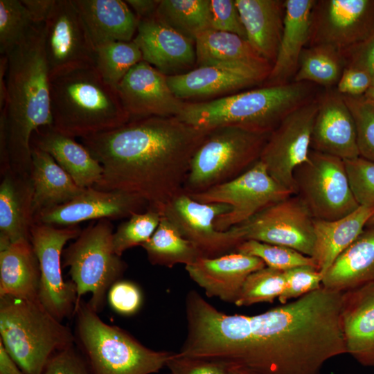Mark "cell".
Wrapping results in <instances>:
<instances>
[{"label": "cell", "instance_id": "58", "mask_svg": "<svg viewBox=\"0 0 374 374\" xmlns=\"http://www.w3.org/2000/svg\"><path fill=\"white\" fill-rule=\"evenodd\" d=\"M373 227H374V213L370 217V219L368 220L366 225V228H373Z\"/></svg>", "mask_w": 374, "mask_h": 374}, {"label": "cell", "instance_id": "27", "mask_svg": "<svg viewBox=\"0 0 374 374\" xmlns=\"http://www.w3.org/2000/svg\"><path fill=\"white\" fill-rule=\"evenodd\" d=\"M73 1L94 47L114 42L133 40L139 19L125 1Z\"/></svg>", "mask_w": 374, "mask_h": 374}, {"label": "cell", "instance_id": "17", "mask_svg": "<svg viewBox=\"0 0 374 374\" xmlns=\"http://www.w3.org/2000/svg\"><path fill=\"white\" fill-rule=\"evenodd\" d=\"M240 225L244 240L284 246L310 257L313 255L314 218L295 195L265 208Z\"/></svg>", "mask_w": 374, "mask_h": 374}, {"label": "cell", "instance_id": "41", "mask_svg": "<svg viewBox=\"0 0 374 374\" xmlns=\"http://www.w3.org/2000/svg\"><path fill=\"white\" fill-rule=\"evenodd\" d=\"M34 24L21 0H0V54L8 55Z\"/></svg>", "mask_w": 374, "mask_h": 374}, {"label": "cell", "instance_id": "7", "mask_svg": "<svg viewBox=\"0 0 374 374\" xmlns=\"http://www.w3.org/2000/svg\"><path fill=\"white\" fill-rule=\"evenodd\" d=\"M0 342L26 374H42L57 352L75 344L70 328L39 300L0 297Z\"/></svg>", "mask_w": 374, "mask_h": 374}, {"label": "cell", "instance_id": "52", "mask_svg": "<svg viewBox=\"0 0 374 374\" xmlns=\"http://www.w3.org/2000/svg\"><path fill=\"white\" fill-rule=\"evenodd\" d=\"M34 24L45 23L52 12L56 0H21Z\"/></svg>", "mask_w": 374, "mask_h": 374}, {"label": "cell", "instance_id": "54", "mask_svg": "<svg viewBox=\"0 0 374 374\" xmlns=\"http://www.w3.org/2000/svg\"><path fill=\"white\" fill-rule=\"evenodd\" d=\"M0 374H26L7 353L1 342Z\"/></svg>", "mask_w": 374, "mask_h": 374}, {"label": "cell", "instance_id": "46", "mask_svg": "<svg viewBox=\"0 0 374 374\" xmlns=\"http://www.w3.org/2000/svg\"><path fill=\"white\" fill-rule=\"evenodd\" d=\"M107 299L113 310L122 315L130 316L141 308L143 296L141 289L135 283L119 280L109 288Z\"/></svg>", "mask_w": 374, "mask_h": 374}, {"label": "cell", "instance_id": "1", "mask_svg": "<svg viewBox=\"0 0 374 374\" xmlns=\"http://www.w3.org/2000/svg\"><path fill=\"white\" fill-rule=\"evenodd\" d=\"M341 303L342 292L321 287L256 315L226 314L193 290L178 354L258 374H321L327 361L346 353Z\"/></svg>", "mask_w": 374, "mask_h": 374}, {"label": "cell", "instance_id": "31", "mask_svg": "<svg viewBox=\"0 0 374 374\" xmlns=\"http://www.w3.org/2000/svg\"><path fill=\"white\" fill-rule=\"evenodd\" d=\"M41 273L30 240L21 239L0 251V297L39 299Z\"/></svg>", "mask_w": 374, "mask_h": 374}, {"label": "cell", "instance_id": "53", "mask_svg": "<svg viewBox=\"0 0 374 374\" xmlns=\"http://www.w3.org/2000/svg\"><path fill=\"white\" fill-rule=\"evenodd\" d=\"M139 20L152 18L154 16L160 0H127Z\"/></svg>", "mask_w": 374, "mask_h": 374}, {"label": "cell", "instance_id": "15", "mask_svg": "<svg viewBox=\"0 0 374 374\" xmlns=\"http://www.w3.org/2000/svg\"><path fill=\"white\" fill-rule=\"evenodd\" d=\"M317 107V96L289 114L270 133L260 156L269 175L294 195L293 172L308 158Z\"/></svg>", "mask_w": 374, "mask_h": 374}, {"label": "cell", "instance_id": "11", "mask_svg": "<svg viewBox=\"0 0 374 374\" xmlns=\"http://www.w3.org/2000/svg\"><path fill=\"white\" fill-rule=\"evenodd\" d=\"M292 195L269 175L259 160L232 180L189 195L199 202L229 206V211L215 221L216 229L224 231L246 222L265 208Z\"/></svg>", "mask_w": 374, "mask_h": 374}, {"label": "cell", "instance_id": "9", "mask_svg": "<svg viewBox=\"0 0 374 374\" xmlns=\"http://www.w3.org/2000/svg\"><path fill=\"white\" fill-rule=\"evenodd\" d=\"M113 233L109 220L92 222L63 250V267H69L71 280L76 287L75 308L82 296L89 292V305L100 312L109 288L124 274L127 265L114 251Z\"/></svg>", "mask_w": 374, "mask_h": 374}, {"label": "cell", "instance_id": "2", "mask_svg": "<svg viewBox=\"0 0 374 374\" xmlns=\"http://www.w3.org/2000/svg\"><path fill=\"white\" fill-rule=\"evenodd\" d=\"M208 131L176 116H150L81 138L103 168L93 188L135 195L163 215L183 193L191 159Z\"/></svg>", "mask_w": 374, "mask_h": 374}, {"label": "cell", "instance_id": "39", "mask_svg": "<svg viewBox=\"0 0 374 374\" xmlns=\"http://www.w3.org/2000/svg\"><path fill=\"white\" fill-rule=\"evenodd\" d=\"M284 271L265 267L248 276L235 302L237 306H249L274 300L285 288Z\"/></svg>", "mask_w": 374, "mask_h": 374}, {"label": "cell", "instance_id": "32", "mask_svg": "<svg viewBox=\"0 0 374 374\" xmlns=\"http://www.w3.org/2000/svg\"><path fill=\"white\" fill-rule=\"evenodd\" d=\"M374 208L359 206L334 220L314 219V247L312 256L324 275L335 259L363 232Z\"/></svg>", "mask_w": 374, "mask_h": 374}, {"label": "cell", "instance_id": "50", "mask_svg": "<svg viewBox=\"0 0 374 374\" xmlns=\"http://www.w3.org/2000/svg\"><path fill=\"white\" fill-rule=\"evenodd\" d=\"M373 85V79L366 71L346 65L335 89L342 96H364Z\"/></svg>", "mask_w": 374, "mask_h": 374}, {"label": "cell", "instance_id": "37", "mask_svg": "<svg viewBox=\"0 0 374 374\" xmlns=\"http://www.w3.org/2000/svg\"><path fill=\"white\" fill-rule=\"evenodd\" d=\"M346 62L339 51L323 45L306 46L302 51L292 82H306L332 89L341 75Z\"/></svg>", "mask_w": 374, "mask_h": 374}, {"label": "cell", "instance_id": "25", "mask_svg": "<svg viewBox=\"0 0 374 374\" xmlns=\"http://www.w3.org/2000/svg\"><path fill=\"white\" fill-rule=\"evenodd\" d=\"M316 0H285L282 36L274 63L262 86L292 82L301 54L307 46L311 15Z\"/></svg>", "mask_w": 374, "mask_h": 374}, {"label": "cell", "instance_id": "40", "mask_svg": "<svg viewBox=\"0 0 374 374\" xmlns=\"http://www.w3.org/2000/svg\"><path fill=\"white\" fill-rule=\"evenodd\" d=\"M234 252L257 257L261 259L267 267L280 271L303 265L317 267L312 257L295 249L253 240L243 241L235 248Z\"/></svg>", "mask_w": 374, "mask_h": 374}, {"label": "cell", "instance_id": "28", "mask_svg": "<svg viewBox=\"0 0 374 374\" xmlns=\"http://www.w3.org/2000/svg\"><path fill=\"white\" fill-rule=\"evenodd\" d=\"M30 145L48 153L82 188L93 187L100 180L103 168L90 152L74 138L44 126L32 135Z\"/></svg>", "mask_w": 374, "mask_h": 374}, {"label": "cell", "instance_id": "23", "mask_svg": "<svg viewBox=\"0 0 374 374\" xmlns=\"http://www.w3.org/2000/svg\"><path fill=\"white\" fill-rule=\"evenodd\" d=\"M268 75L262 72L223 66H197L177 75L167 76L168 85L179 99L201 98L238 91L263 84Z\"/></svg>", "mask_w": 374, "mask_h": 374}, {"label": "cell", "instance_id": "5", "mask_svg": "<svg viewBox=\"0 0 374 374\" xmlns=\"http://www.w3.org/2000/svg\"><path fill=\"white\" fill-rule=\"evenodd\" d=\"M52 126L72 138L110 130L130 120L116 89L93 66L50 78Z\"/></svg>", "mask_w": 374, "mask_h": 374}, {"label": "cell", "instance_id": "51", "mask_svg": "<svg viewBox=\"0 0 374 374\" xmlns=\"http://www.w3.org/2000/svg\"><path fill=\"white\" fill-rule=\"evenodd\" d=\"M341 53L346 65L359 67L366 71L372 78L374 85V35L363 43Z\"/></svg>", "mask_w": 374, "mask_h": 374}, {"label": "cell", "instance_id": "13", "mask_svg": "<svg viewBox=\"0 0 374 374\" xmlns=\"http://www.w3.org/2000/svg\"><path fill=\"white\" fill-rule=\"evenodd\" d=\"M229 210L226 204L199 202L181 193L168 204L163 215L197 248L203 258H213L234 252L244 241L241 225L224 231L215 228L216 218Z\"/></svg>", "mask_w": 374, "mask_h": 374}, {"label": "cell", "instance_id": "18", "mask_svg": "<svg viewBox=\"0 0 374 374\" xmlns=\"http://www.w3.org/2000/svg\"><path fill=\"white\" fill-rule=\"evenodd\" d=\"M146 210V203L135 195L90 187L68 202L40 211L35 223L66 227L90 220L130 217Z\"/></svg>", "mask_w": 374, "mask_h": 374}, {"label": "cell", "instance_id": "48", "mask_svg": "<svg viewBox=\"0 0 374 374\" xmlns=\"http://www.w3.org/2000/svg\"><path fill=\"white\" fill-rule=\"evenodd\" d=\"M166 367L170 374H229L231 365L218 361L188 357L172 353Z\"/></svg>", "mask_w": 374, "mask_h": 374}, {"label": "cell", "instance_id": "10", "mask_svg": "<svg viewBox=\"0 0 374 374\" xmlns=\"http://www.w3.org/2000/svg\"><path fill=\"white\" fill-rule=\"evenodd\" d=\"M294 195L314 219L334 220L357 209L344 160L311 150L293 172Z\"/></svg>", "mask_w": 374, "mask_h": 374}, {"label": "cell", "instance_id": "47", "mask_svg": "<svg viewBox=\"0 0 374 374\" xmlns=\"http://www.w3.org/2000/svg\"><path fill=\"white\" fill-rule=\"evenodd\" d=\"M211 1V28L235 34L247 39L235 0Z\"/></svg>", "mask_w": 374, "mask_h": 374}, {"label": "cell", "instance_id": "33", "mask_svg": "<svg viewBox=\"0 0 374 374\" xmlns=\"http://www.w3.org/2000/svg\"><path fill=\"white\" fill-rule=\"evenodd\" d=\"M374 283V227L366 228L335 259L323 275L322 287L344 292Z\"/></svg>", "mask_w": 374, "mask_h": 374}, {"label": "cell", "instance_id": "24", "mask_svg": "<svg viewBox=\"0 0 374 374\" xmlns=\"http://www.w3.org/2000/svg\"><path fill=\"white\" fill-rule=\"evenodd\" d=\"M340 323L346 353L374 366V283L342 292Z\"/></svg>", "mask_w": 374, "mask_h": 374}, {"label": "cell", "instance_id": "14", "mask_svg": "<svg viewBox=\"0 0 374 374\" xmlns=\"http://www.w3.org/2000/svg\"><path fill=\"white\" fill-rule=\"evenodd\" d=\"M374 35V0H316L307 46L342 52Z\"/></svg>", "mask_w": 374, "mask_h": 374}, {"label": "cell", "instance_id": "49", "mask_svg": "<svg viewBox=\"0 0 374 374\" xmlns=\"http://www.w3.org/2000/svg\"><path fill=\"white\" fill-rule=\"evenodd\" d=\"M75 344L54 354L42 374H91Z\"/></svg>", "mask_w": 374, "mask_h": 374}, {"label": "cell", "instance_id": "55", "mask_svg": "<svg viewBox=\"0 0 374 374\" xmlns=\"http://www.w3.org/2000/svg\"><path fill=\"white\" fill-rule=\"evenodd\" d=\"M8 66L7 55H1L0 57V110L5 105L7 95L6 75Z\"/></svg>", "mask_w": 374, "mask_h": 374}, {"label": "cell", "instance_id": "29", "mask_svg": "<svg viewBox=\"0 0 374 374\" xmlns=\"http://www.w3.org/2000/svg\"><path fill=\"white\" fill-rule=\"evenodd\" d=\"M195 46L197 66L242 68L268 75L272 67L247 39L233 33L210 28L197 37Z\"/></svg>", "mask_w": 374, "mask_h": 374}, {"label": "cell", "instance_id": "19", "mask_svg": "<svg viewBox=\"0 0 374 374\" xmlns=\"http://www.w3.org/2000/svg\"><path fill=\"white\" fill-rule=\"evenodd\" d=\"M116 91L130 120L177 117L185 103L172 92L167 76L145 61L130 70L117 85Z\"/></svg>", "mask_w": 374, "mask_h": 374}, {"label": "cell", "instance_id": "20", "mask_svg": "<svg viewBox=\"0 0 374 374\" xmlns=\"http://www.w3.org/2000/svg\"><path fill=\"white\" fill-rule=\"evenodd\" d=\"M311 150L350 160L359 157L354 118L342 95L335 88L317 96Z\"/></svg>", "mask_w": 374, "mask_h": 374}, {"label": "cell", "instance_id": "30", "mask_svg": "<svg viewBox=\"0 0 374 374\" xmlns=\"http://www.w3.org/2000/svg\"><path fill=\"white\" fill-rule=\"evenodd\" d=\"M247 40L272 65L283 29L285 1L235 0Z\"/></svg>", "mask_w": 374, "mask_h": 374}, {"label": "cell", "instance_id": "26", "mask_svg": "<svg viewBox=\"0 0 374 374\" xmlns=\"http://www.w3.org/2000/svg\"><path fill=\"white\" fill-rule=\"evenodd\" d=\"M1 177L0 251L17 240H30L35 223L31 175L8 169Z\"/></svg>", "mask_w": 374, "mask_h": 374}, {"label": "cell", "instance_id": "3", "mask_svg": "<svg viewBox=\"0 0 374 374\" xmlns=\"http://www.w3.org/2000/svg\"><path fill=\"white\" fill-rule=\"evenodd\" d=\"M44 23L35 24L7 55L6 103L0 110V169L31 175L30 141L53 125L50 78L44 53Z\"/></svg>", "mask_w": 374, "mask_h": 374}, {"label": "cell", "instance_id": "45", "mask_svg": "<svg viewBox=\"0 0 374 374\" xmlns=\"http://www.w3.org/2000/svg\"><path fill=\"white\" fill-rule=\"evenodd\" d=\"M284 271L285 288L278 297L281 304L296 299L322 287L323 274L315 266L303 265Z\"/></svg>", "mask_w": 374, "mask_h": 374}, {"label": "cell", "instance_id": "4", "mask_svg": "<svg viewBox=\"0 0 374 374\" xmlns=\"http://www.w3.org/2000/svg\"><path fill=\"white\" fill-rule=\"evenodd\" d=\"M306 82L262 86L211 100L185 103L177 118L202 130L235 126L270 134L292 112L318 95Z\"/></svg>", "mask_w": 374, "mask_h": 374}, {"label": "cell", "instance_id": "34", "mask_svg": "<svg viewBox=\"0 0 374 374\" xmlns=\"http://www.w3.org/2000/svg\"><path fill=\"white\" fill-rule=\"evenodd\" d=\"M31 154L35 216L43 210L71 201L84 190L48 153L31 145Z\"/></svg>", "mask_w": 374, "mask_h": 374}, {"label": "cell", "instance_id": "42", "mask_svg": "<svg viewBox=\"0 0 374 374\" xmlns=\"http://www.w3.org/2000/svg\"><path fill=\"white\" fill-rule=\"evenodd\" d=\"M162 215L153 210L134 213L121 223L113 233L112 241L115 252L121 256L126 250L141 246L157 229Z\"/></svg>", "mask_w": 374, "mask_h": 374}, {"label": "cell", "instance_id": "8", "mask_svg": "<svg viewBox=\"0 0 374 374\" xmlns=\"http://www.w3.org/2000/svg\"><path fill=\"white\" fill-rule=\"evenodd\" d=\"M269 134L235 126L209 130L191 159L183 193H202L244 173L260 160Z\"/></svg>", "mask_w": 374, "mask_h": 374}, {"label": "cell", "instance_id": "43", "mask_svg": "<svg viewBox=\"0 0 374 374\" xmlns=\"http://www.w3.org/2000/svg\"><path fill=\"white\" fill-rule=\"evenodd\" d=\"M355 121L359 157L374 162V102L366 96H342Z\"/></svg>", "mask_w": 374, "mask_h": 374}, {"label": "cell", "instance_id": "16", "mask_svg": "<svg viewBox=\"0 0 374 374\" xmlns=\"http://www.w3.org/2000/svg\"><path fill=\"white\" fill-rule=\"evenodd\" d=\"M49 78L93 66L95 47L73 0H56L44 23Z\"/></svg>", "mask_w": 374, "mask_h": 374}, {"label": "cell", "instance_id": "44", "mask_svg": "<svg viewBox=\"0 0 374 374\" xmlns=\"http://www.w3.org/2000/svg\"><path fill=\"white\" fill-rule=\"evenodd\" d=\"M344 161L357 203L374 208V162L360 157Z\"/></svg>", "mask_w": 374, "mask_h": 374}, {"label": "cell", "instance_id": "35", "mask_svg": "<svg viewBox=\"0 0 374 374\" xmlns=\"http://www.w3.org/2000/svg\"><path fill=\"white\" fill-rule=\"evenodd\" d=\"M141 247L153 265L170 268L177 264L186 266L203 258L197 248L164 215L152 235Z\"/></svg>", "mask_w": 374, "mask_h": 374}, {"label": "cell", "instance_id": "6", "mask_svg": "<svg viewBox=\"0 0 374 374\" xmlns=\"http://www.w3.org/2000/svg\"><path fill=\"white\" fill-rule=\"evenodd\" d=\"M98 314L82 299L73 314L75 344L91 374H154L166 366L173 353L145 346Z\"/></svg>", "mask_w": 374, "mask_h": 374}, {"label": "cell", "instance_id": "21", "mask_svg": "<svg viewBox=\"0 0 374 374\" xmlns=\"http://www.w3.org/2000/svg\"><path fill=\"white\" fill-rule=\"evenodd\" d=\"M133 41L143 61L166 76L187 73L197 66L195 43L154 17L139 20Z\"/></svg>", "mask_w": 374, "mask_h": 374}, {"label": "cell", "instance_id": "38", "mask_svg": "<svg viewBox=\"0 0 374 374\" xmlns=\"http://www.w3.org/2000/svg\"><path fill=\"white\" fill-rule=\"evenodd\" d=\"M141 61V51L133 40L114 42L95 47L93 66L100 75L116 89L130 70Z\"/></svg>", "mask_w": 374, "mask_h": 374}, {"label": "cell", "instance_id": "22", "mask_svg": "<svg viewBox=\"0 0 374 374\" xmlns=\"http://www.w3.org/2000/svg\"><path fill=\"white\" fill-rule=\"evenodd\" d=\"M265 267L257 257L232 252L213 258H201L185 268L207 296L235 303L248 276Z\"/></svg>", "mask_w": 374, "mask_h": 374}, {"label": "cell", "instance_id": "12", "mask_svg": "<svg viewBox=\"0 0 374 374\" xmlns=\"http://www.w3.org/2000/svg\"><path fill=\"white\" fill-rule=\"evenodd\" d=\"M81 231L78 226L56 227L41 223H34L30 229V241L41 273L39 300L60 321L73 317L78 298L74 283L62 278V252L66 243L76 239Z\"/></svg>", "mask_w": 374, "mask_h": 374}, {"label": "cell", "instance_id": "36", "mask_svg": "<svg viewBox=\"0 0 374 374\" xmlns=\"http://www.w3.org/2000/svg\"><path fill=\"white\" fill-rule=\"evenodd\" d=\"M154 17L195 43L211 28V1L160 0Z\"/></svg>", "mask_w": 374, "mask_h": 374}, {"label": "cell", "instance_id": "57", "mask_svg": "<svg viewBox=\"0 0 374 374\" xmlns=\"http://www.w3.org/2000/svg\"><path fill=\"white\" fill-rule=\"evenodd\" d=\"M374 102V85L364 95Z\"/></svg>", "mask_w": 374, "mask_h": 374}, {"label": "cell", "instance_id": "56", "mask_svg": "<svg viewBox=\"0 0 374 374\" xmlns=\"http://www.w3.org/2000/svg\"><path fill=\"white\" fill-rule=\"evenodd\" d=\"M229 374H258V373L251 371L249 370L241 368V367L231 365Z\"/></svg>", "mask_w": 374, "mask_h": 374}]
</instances>
